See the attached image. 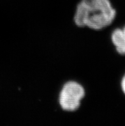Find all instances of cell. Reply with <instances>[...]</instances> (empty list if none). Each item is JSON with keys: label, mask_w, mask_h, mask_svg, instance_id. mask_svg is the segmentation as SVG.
<instances>
[{"label": "cell", "mask_w": 125, "mask_h": 126, "mask_svg": "<svg viewBox=\"0 0 125 126\" xmlns=\"http://www.w3.org/2000/svg\"><path fill=\"white\" fill-rule=\"evenodd\" d=\"M116 17V10L110 0H81L73 21L79 27L100 30L111 25Z\"/></svg>", "instance_id": "6da1fadb"}, {"label": "cell", "mask_w": 125, "mask_h": 126, "mask_svg": "<svg viewBox=\"0 0 125 126\" xmlns=\"http://www.w3.org/2000/svg\"><path fill=\"white\" fill-rule=\"evenodd\" d=\"M85 94V89L81 83L69 81L64 84L59 92V104L66 111H75L79 108Z\"/></svg>", "instance_id": "7a4b0ae2"}, {"label": "cell", "mask_w": 125, "mask_h": 126, "mask_svg": "<svg viewBox=\"0 0 125 126\" xmlns=\"http://www.w3.org/2000/svg\"><path fill=\"white\" fill-rule=\"evenodd\" d=\"M111 40L118 54L125 55V37L122 28H116L111 33Z\"/></svg>", "instance_id": "3957f363"}, {"label": "cell", "mask_w": 125, "mask_h": 126, "mask_svg": "<svg viewBox=\"0 0 125 126\" xmlns=\"http://www.w3.org/2000/svg\"><path fill=\"white\" fill-rule=\"evenodd\" d=\"M121 88L123 94L125 95V74L123 76L121 81Z\"/></svg>", "instance_id": "277c9868"}, {"label": "cell", "mask_w": 125, "mask_h": 126, "mask_svg": "<svg viewBox=\"0 0 125 126\" xmlns=\"http://www.w3.org/2000/svg\"><path fill=\"white\" fill-rule=\"evenodd\" d=\"M123 33H124V35H125V26L123 28Z\"/></svg>", "instance_id": "5b68a950"}]
</instances>
